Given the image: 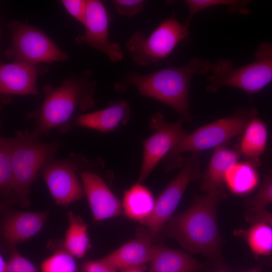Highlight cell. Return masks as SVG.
I'll return each instance as SVG.
<instances>
[{
  "label": "cell",
  "mask_w": 272,
  "mask_h": 272,
  "mask_svg": "<svg viewBox=\"0 0 272 272\" xmlns=\"http://www.w3.org/2000/svg\"><path fill=\"white\" fill-rule=\"evenodd\" d=\"M92 76L93 72L87 70L81 76H69L57 86H44L41 104L26 116L34 123L31 132L35 137L47 136L53 129L69 131L77 111L85 112L94 107L96 82Z\"/></svg>",
  "instance_id": "6da1fadb"
},
{
  "label": "cell",
  "mask_w": 272,
  "mask_h": 272,
  "mask_svg": "<svg viewBox=\"0 0 272 272\" xmlns=\"http://www.w3.org/2000/svg\"><path fill=\"white\" fill-rule=\"evenodd\" d=\"M205 58H191L185 65L170 66L155 72L141 74L127 72L114 83L116 92L123 93L133 86L142 95L153 98L175 110L182 121L191 122L189 109V85L192 78L210 71Z\"/></svg>",
  "instance_id": "7a4b0ae2"
},
{
  "label": "cell",
  "mask_w": 272,
  "mask_h": 272,
  "mask_svg": "<svg viewBox=\"0 0 272 272\" xmlns=\"http://www.w3.org/2000/svg\"><path fill=\"white\" fill-rule=\"evenodd\" d=\"M226 197L225 186L195 196L187 210L169 219L165 226L166 235L188 251L220 262L221 237L217 208Z\"/></svg>",
  "instance_id": "3957f363"
},
{
  "label": "cell",
  "mask_w": 272,
  "mask_h": 272,
  "mask_svg": "<svg viewBox=\"0 0 272 272\" xmlns=\"http://www.w3.org/2000/svg\"><path fill=\"white\" fill-rule=\"evenodd\" d=\"M257 114V110L254 107L240 108L231 116L197 128L187 134L165 156V172H169L182 166L184 153L200 152L215 148L243 133L249 121Z\"/></svg>",
  "instance_id": "277c9868"
},
{
  "label": "cell",
  "mask_w": 272,
  "mask_h": 272,
  "mask_svg": "<svg viewBox=\"0 0 272 272\" xmlns=\"http://www.w3.org/2000/svg\"><path fill=\"white\" fill-rule=\"evenodd\" d=\"M12 137V161L15 177V201L22 207L29 204L30 187L43 165L55 156L62 144L58 140L44 143L28 129Z\"/></svg>",
  "instance_id": "5b68a950"
},
{
  "label": "cell",
  "mask_w": 272,
  "mask_h": 272,
  "mask_svg": "<svg viewBox=\"0 0 272 272\" xmlns=\"http://www.w3.org/2000/svg\"><path fill=\"white\" fill-rule=\"evenodd\" d=\"M254 61L234 67L229 59H219L211 64L206 91L215 93L223 87L237 88L249 94L260 91L272 81V42L259 44Z\"/></svg>",
  "instance_id": "8992f818"
},
{
  "label": "cell",
  "mask_w": 272,
  "mask_h": 272,
  "mask_svg": "<svg viewBox=\"0 0 272 272\" xmlns=\"http://www.w3.org/2000/svg\"><path fill=\"white\" fill-rule=\"evenodd\" d=\"M189 38V27L173 16L161 22L148 37L142 31H136L126 46L136 64L148 66L159 63L179 43L188 42Z\"/></svg>",
  "instance_id": "52a82bcc"
},
{
  "label": "cell",
  "mask_w": 272,
  "mask_h": 272,
  "mask_svg": "<svg viewBox=\"0 0 272 272\" xmlns=\"http://www.w3.org/2000/svg\"><path fill=\"white\" fill-rule=\"evenodd\" d=\"M7 27L12 32V38L5 54L13 61L37 65L69 59L68 54L43 31L16 19L9 22Z\"/></svg>",
  "instance_id": "ba28073f"
},
{
  "label": "cell",
  "mask_w": 272,
  "mask_h": 272,
  "mask_svg": "<svg viewBox=\"0 0 272 272\" xmlns=\"http://www.w3.org/2000/svg\"><path fill=\"white\" fill-rule=\"evenodd\" d=\"M200 152H193L184 160L182 167L155 200L151 215L140 223L146 226L151 238L158 234L171 216L189 184L201 176Z\"/></svg>",
  "instance_id": "9c48e42d"
},
{
  "label": "cell",
  "mask_w": 272,
  "mask_h": 272,
  "mask_svg": "<svg viewBox=\"0 0 272 272\" xmlns=\"http://www.w3.org/2000/svg\"><path fill=\"white\" fill-rule=\"evenodd\" d=\"M180 119L168 123L164 115L157 112L150 119L149 126L154 133L143 141V158L138 183H142L158 163L187 135Z\"/></svg>",
  "instance_id": "30bf717a"
},
{
  "label": "cell",
  "mask_w": 272,
  "mask_h": 272,
  "mask_svg": "<svg viewBox=\"0 0 272 272\" xmlns=\"http://www.w3.org/2000/svg\"><path fill=\"white\" fill-rule=\"evenodd\" d=\"M83 154L71 153L66 158L49 160L43 165L40 173L55 202L67 207L85 195L82 181L77 174Z\"/></svg>",
  "instance_id": "8fae6325"
},
{
  "label": "cell",
  "mask_w": 272,
  "mask_h": 272,
  "mask_svg": "<svg viewBox=\"0 0 272 272\" xmlns=\"http://www.w3.org/2000/svg\"><path fill=\"white\" fill-rule=\"evenodd\" d=\"M92 167V161L87 159L83 155L78 171L94 220L102 221L121 215L123 213L122 203Z\"/></svg>",
  "instance_id": "7c38bea8"
},
{
  "label": "cell",
  "mask_w": 272,
  "mask_h": 272,
  "mask_svg": "<svg viewBox=\"0 0 272 272\" xmlns=\"http://www.w3.org/2000/svg\"><path fill=\"white\" fill-rule=\"evenodd\" d=\"M109 17L103 3L98 0H87L84 25L85 33L78 35L75 39L78 44H87L117 62L123 58L120 44L109 39Z\"/></svg>",
  "instance_id": "4fadbf2b"
},
{
  "label": "cell",
  "mask_w": 272,
  "mask_h": 272,
  "mask_svg": "<svg viewBox=\"0 0 272 272\" xmlns=\"http://www.w3.org/2000/svg\"><path fill=\"white\" fill-rule=\"evenodd\" d=\"M48 70L38 64L12 61L2 63L0 66L1 95H36L39 94L36 80L40 75Z\"/></svg>",
  "instance_id": "5bb4252c"
},
{
  "label": "cell",
  "mask_w": 272,
  "mask_h": 272,
  "mask_svg": "<svg viewBox=\"0 0 272 272\" xmlns=\"http://www.w3.org/2000/svg\"><path fill=\"white\" fill-rule=\"evenodd\" d=\"M130 114L129 104L118 100L111 102L102 110L78 115L75 118L74 124L106 133L126 124Z\"/></svg>",
  "instance_id": "9a60e30c"
},
{
  "label": "cell",
  "mask_w": 272,
  "mask_h": 272,
  "mask_svg": "<svg viewBox=\"0 0 272 272\" xmlns=\"http://www.w3.org/2000/svg\"><path fill=\"white\" fill-rule=\"evenodd\" d=\"M151 239L148 233L140 234L101 259L119 270L143 266L151 261L154 254Z\"/></svg>",
  "instance_id": "2e32d148"
},
{
  "label": "cell",
  "mask_w": 272,
  "mask_h": 272,
  "mask_svg": "<svg viewBox=\"0 0 272 272\" xmlns=\"http://www.w3.org/2000/svg\"><path fill=\"white\" fill-rule=\"evenodd\" d=\"M47 215V212H20L10 214L3 223L4 237L13 245L30 239L42 228Z\"/></svg>",
  "instance_id": "e0dca14e"
},
{
  "label": "cell",
  "mask_w": 272,
  "mask_h": 272,
  "mask_svg": "<svg viewBox=\"0 0 272 272\" xmlns=\"http://www.w3.org/2000/svg\"><path fill=\"white\" fill-rule=\"evenodd\" d=\"M238 151L228 148L225 144L215 148L209 165L202 175L201 189L208 193L225 186L226 173L238 162Z\"/></svg>",
  "instance_id": "ac0fdd59"
},
{
  "label": "cell",
  "mask_w": 272,
  "mask_h": 272,
  "mask_svg": "<svg viewBox=\"0 0 272 272\" xmlns=\"http://www.w3.org/2000/svg\"><path fill=\"white\" fill-rule=\"evenodd\" d=\"M203 265L186 253L163 246H154L149 272H198Z\"/></svg>",
  "instance_id": "d6986e66"
},
{
  "label": "cell",
  "mask_w": 272,
  "mask_h": 272,
  "mask_svg": "<svg viewBox=\"0 0 272 272\" xmlns=\"http://www.w3.org/2000/svg\"><path fill=\"white\" fill-rule=\"evenodd\" d=\"M259 182L255 164L251 161L237 162L225 174L224 183L232 193L243 196L252 192Z\"/></svg>",
  "instance_id": "ffe728a7"
},
{
  "label": "cell",
  "mask_w": 272,
  "mask_h": 272,
  "mask_svg": "<svg viewBox=\"0 0 272 272\" xmlns=\"http://www.w3.org/2000/svg\"><path fill=\"white\" fill-rule=\"evenodd\" d=\"M155 203L152 192L137 182L124 192L122 206L128 218L141 222L151 215Z\"/></svg>",
  "instance_id": "44dd1931"
},
{
  "label": "cell",
  "mask_w": 272,
  "mask_h": 272,
  "mask_svg": "<svg viewBox=\"0 0 272 272\" xmlns=\"http://www.w3.org/2000/svg\"><path fill=\"white\" fill-rule=\"evenodd\" d=\"M267 140L266 125L255 116L249 121L243 132L238 151L250 161H256L265 150Z\"/></svg>",
  "instance_id": "7402d4cb"
},
{
  "label": "cell",
  "mask_w": 272,
  "mask_h": 272,
  "mask_svg": "<svg viewBox=\"0 0 272 272\" xmlns=\"http://www.w3.org/2000/svg\"><path fill=\"white\" fill-rule=\"evenodd\" d=\"M235 233L245 240L255 256L272 254V227L267 223L256 221L248 228L237 230Z\"/></svg>",
  "instance_id": "603a6c76"
},
{
  "label": "cell",
  "mask_w": 272,
  "mask_h": 272,
  "mask_svg": "<svg viewBox=\"0 0 272 272\" xmlns=\"http://www.w3.org/2000/svg\"><path fill=\"white\" fill-rule=\"evenodd\" d=\"M69 226L66 231L63 248L74 257L81 258L89 247L87 226L72 212L67 214Z\"/></svg>",
  "instance_id": "cb8c5ba5"
},
{
  "label": "cell",
  "mask_w": 272,
  "mask_h": 272,
  "mask_svg": "<svg viewBox=\"0 0 272 272\" xmlns=\"http://www.w3.org/2000/svg\"><path fill=\"white\" fill-rule=\"evenodd\" d=\"M12 138H0V192L3 199L15 202Z\"/></svg>",
  "instance_id": "d4e9b609"
},
{
  "label": "cell",
  "mask_w": 272,
  "mask_h": 272,
  "mask_svg": "<svg viewBox=\"0 0 272 272\" xmlns=\"http://www.w3.org/2000/svg\"><path fill=\"white\" fill-rule=\"evenodd\" d=\"M188 8V15L184 24L189 27L191 21L200 11L215 6H225L229 11L238 14H249L247 6L249 1L237 0H186L184 1Z\"/></svg>",
  "instance_id": "484cf974"
},
{
  "label": "cell",
  "mask_w": 272,
  "mask_h": 272,
  "mask_svg": "<svg viewBox=\"0 0 272 272\" xmlns=\"http://www.w3.org/2000/svg\"><path fill=\"white\" fill-rule=\"evenodd\" d=\"M74 258L64 248L58 250L42 262L41 272H77Z\"/></svg>",
  "instance_id": "4316f807"
},
{
  "label": "cell",
  "mask_w": 272,
  "mask_h": 272,
  "mask_svg": "<svg viewBox=\"0 0 272 272\" xmlns=\"http://www.w3.org/2000/svg\"><path fill=\"white\" fill-rule=\"evenodd\" d=\"M272 203V172L266 175L257 192L252 197L247 198L244 206L248 212H255L265 209Z\"/></svg>",
  "instance_id": "83f0119b"
},
{
  "label": "cell",
  "mask_w": 272,
  "mask_h": 272,
  "mask_svg": "<svg viewBox=\"0 0 272 272\" xmlns=\"http://www.w3.org/2000/svg\"><path fill=\"white\" fill-rule=\"evenodd\" d=\"M112 3L116 12L120 15L129 18L142 12L144 8L143 0H114Z\"/></svg>",
  "instance_id": "f1b7e54d"
},
{
  "label": "cell",
  "mask_w": 272,
  "mask_h": 272,
  "mask_svg": "<svg viewBox=\"0 0 272 272\" xmlns=\"http://www.w3.org/2000/svg\"><path fill=\"white\" fill-rule=\"evenodd\" d=\"M8 272H39L27 258L14 251L7 261Z\"/></svg>",
  "instance_id": "f546056e"
},
{
  "label": "cell",
  "mask_w": 272,
  "mask_h": 272,
  "mask_svg": "<svg viewBox=\"0 0 272 272\" xmlns=\"http://www.w3.org/2000/svg\"><path fill=\"white\" fill-rule=\"evenodd\" d=\"M61 3L71 16L84 25L86 13L87 0H62Z\"/></svg>",
  "instance_id": "4dcf8cb0"
},
{
  "label": "cell",
  "mask_w": 272,
  "mask_h": 272,
  "mask_svg": "<svg viewBox=\"0 0 272 272\" xmlns=\"http://www.w3.org/2000/svg\"><path fill=\"white\" fill-rule=\"evenodd\" d=\"M80 270L81 272H118L116 268L101 259L84 262Z\"/></svg>",
  "instance_id": "1f68e13d"
},
{
  "label": "cell",
  "mask_w": 272,
  "mask_h": 272,
  "mask_svg": "<svg viewBox=\"0 0 272 272\" xmlns=\"http://www.w3.org/2000/svg\"><path fill=\"white\" fill-rule=\"evenodd\" d=\"M245 219L246 221L252 223L258 221H264L272 227V213L265 209L255 212H248L245 214Z\"/></svg>",
  "instance_id": "d6a6232c"
},
{
  "label": "cell",
  "mask_w": 272,
  "mask_h": 272,
  "mask_svg": "<svg viewBox=\"0 0 272 272\" xmlns=\"http://www.w3.org/2000/svg\"><path fill=\"white\" fill-rule=\"evenodd\" d=\"M0 272H8L7 262L3 255H0Z\"/></svg>",
  "instance_id": "836d02e7"
},
{
  "label": "cell",
  "mask_w": 272,
  "mask_h": 272,
  "mask_svg": "<svg viewBox=\"0 0 272 272\" xmlns=\"http://www.w3.org/2000/svg\"><path fill=\"white\" fill-rule=\"evenodd\" d=\"M120 272H145V271L143 266H140L122 269L120 270Z\"/></svg>",
  "instance_id": "e575fe53"
},
{
  "label": "cell",
  "mask_w": 272,
  "mask_h": 272,
  "mask_svg": "<svg viewBox=\"0 0 272 272\" xmlns=\"http://www.w3.org/2000/svg\"><path fill=\"white\" fill-rule=\"evenodd\" d=\"M244 272H261V269L259 267H256Z\"/></svg>",
  "instance_id": "d590c367"
},
{
  "label": "cell",
  "mask_w": 272,
  "mask_h": 272,
  "mask_svg": "<svg viewBox=\"0 0 272 272\" xmlns=\"http://www.w3.org/2000/svg\"><path fill=\"white\" fill-rule=\"evenodd\" d=\"M217 272H227V271H217Z\"/></svg>",
  "instance_id": "8d00e7d4"
},
{
  "label": "cell",
  "mask_w": 272,
  "mask_h": 272,
  "mask_svg": "<svg viewBox=\"0 0 272 272\" xmlns=\"http://www.w3.org/2000/svg\"><path fill=\"white\" fill-rule=\"evenodd\" d=\"M271 172H272V170H271Z\"/></svg>",
  "instance_id": "74e56055"
}]
</instances>
